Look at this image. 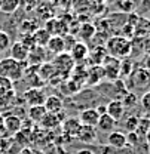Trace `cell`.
Segmentation results:
<instances>
[{
	"instance_id": "obj_1",
	"label": "cell",
	"mask_w": 150,
	"mask_h": 154,
	"mask_svg": "<svg viewBox=\"0 0 150 154\" xmlns=\"http://www.w3.org/2000/svg\"><path fill=\"white\" fill-rule=\"evenodd\" d=\"M104 48L107 51V55L117 58V59L128 58L132 52V43L125 36H112L107 40Z\"/></svg>"
},
{
	"instance_id": "obj_2",
	"label": "cell",
	"mask_w": 150,
	"mask_h": 154,
	"mask_svg": "<svg viewBox=\"0 0 150 154\" xmlns=\"http://www.w3.org/2000/svg\"><path fill=\"white\" fill-rule=\"evenodd\" d=\"M28 67V62H18L11 57L0 59V76L6 77L12 82H17L24 76L25 70Z\"/></svg>"
},
{
	"instance_id": "obj_3",
	"label": "cell",
	"mask_w": 150,
	"mask_h": 154,
	"mask_svg": "<svg viewBox=\"0 0 150 154\" xmlns=\"http://www.w3.org/2000/svg\"><path fill=\"white\" fill-rule=\"evenodd\" d=\"M52 65L55 68L56 74H59L61 77L67 79V77L72 74V71L75 70L76 62L73 61V58H72V55L69 52H62V54L55 55L54 61H52Z\"/></svg>"
},
{
	"instance_id": "obj_4",
	"label": "cell",
	"mask_w": 150,
	"mask_h": 154,
	"mask_svg": "<svg viewBox=\"0 0 150 154\" xmlns=\"http://www.w3.org/2000/svg\"><path fill=\"white\" fill-rule=\"evenodd\" d=\"M101 67L104 70V79L112 80V82L119 79V76H120V59L107 55L103 59Z\"/></svg>"
},
{
	"instance_id": "obj_5",
	"label": "cell",
	"mask_w": 150,
	"mask_h": 154,
	"mask_svg": "<svg viewBox=\"0 0 150 154\" xmlns=\"http://www.w3.org/2000/svg\"><path fill=\"white\" fill-rule=\"evenodd\" d=\"M131 82L132 86L135 89H140V91H147L150 88V73L141 65V67H137L131 71Z\"/></svg>"
},
{
	"instance_id": "obj_6",
	"label": "cell",
	"mask_w": 150,
	"mask_h": 154,
	"mask_svg": "<svg viewBox=\"0 0 150 154\" xmlns=\"http://www.w3.org/2000/svg\"><path fill=\"white\" fill-rule=\"evenodd\" d=\"M24 102L28 107H34V105H43L45 99H46V94L42 88H30L24 92Z\"/></svg>"
},
{
	"instance_id": "obj_7",
	"label": "cell",
	"mask_w": 150,
	"mask_h": 154,
	"mask_svg": "<svg viewBox=\"0 0 150 154\" xmlns=\"http://www.w3.org/2000/svg\"><path fill=\"white\" fill-rule=\"evenodd\" d=\"M3 125H5L6 135L14 136L22 128V119L19 116L14 114V113H9V114L3 116Z\"/></svg>"
},
{
	"instance_id": "obj_8",
	"label": "cell",
	"mask_w": 150,
	"mask_h": 154,
	"mask_svg": "<svg viewBox=\"0 0 150 154\" xmlns=\"http://www.w3.org/2000/svg\"><path fill=\"white\" fill-rule=\"evenodd\" d=\"M64 117H65L64 111H61V113H46L39 125L45 129H55L62 123Z\"/></svg>"
},
{
	"instance_id": "obj_9",
	"label": "cell",
	"mask_w": 150,
	"mask_h": 154,
	"mask_svg": "<svg viewBox=\"0 0 150 154\" xmlns=\"http://www.w3.org/2000/svg\"><path fill=\"white\" fill-rule=\"evenodd\" d=\"M9 51H11V58H12V59H15V61H18V62H27L28 51H30V49H28L21 40L12 43L11 48H9Z\"/></svg>"
},
{
	"instance_id": "obj_10",
	"label": "cell",
	"mask_w": 150,
	"mask_h": 154,
	"mask_svg": "<svg viewBox=\"0 0 150 154\" xmlns=\"http://www.w3.org/2000/svg\"><path fill=\"white\" fill-rule=\"evenodd\" d=\"M106 113L112 117L113 120H120L125 114V105L120 99H113L106 105Z\"/></svg>"
},
{
	"instance_id": "obj_11",
	"label": "cell",
	"mask_w": 150,
	"mask_h": 154,
	"mask_svg": "<svg viewBox=\"0 0 150 154\" xmlns=\"http://www.w3.org/2000/svg\"><path fill=\"white\" fill-rule=\"evenodd\" d=\"M62 134L64 136H69V138H76V134L79 131V128L82 126L80 120L77 117H69V119H64L62 123Z\"/></svg>"
},
{
	"instance_id": "obj_12",
	"label": "cell",
	"mask_w": 150,
	"mask_h": 154,
	"mask_svg": "<svg viewBox=\"0 0 150 154\" xmlns=\"http://www.w3.org/2000/svg\"><path fill=\"white\" fill-rule=\"evenodd\" d=\"M76 138L80 141V142H85V144H92L97 141V129L94 126H86V125H82L76 134Z\"/></svg>"
},
{
	"instance_id": "obj_13",
	"label": "cell",
	"mask_w": 150,
	"mask_h": 154,
	"mask_svg": "<svg viewBox=\"0 0 150 154\" xmlns=\"http://www.w3.org/2000/svg\"><path fill=\"white\" fill-rule=\"evenodd\" d=\"M69 54L72 55L73 61L77 64V62H82L83 59H86V57H89V48L83 42H76L75 45L72 46Z\"/></svg>"
},
{
	"instance_id": "obj_14",
	"label": "cell",
	"mask_w": 150,
	"mask_h": 154,
	"mask_svg": "<svg viewBox=\"0 0 150 154\" xmlns=\"http://www.w3.org/2000/svg\"><path fill=\"white\" fill-rule=\"evenodd\" d=\"M80 120L82 125H86V126H97L98 123V119H100V114L95 108H85L80 111V114L77 117Z\"/></svg>"
},
{
	"instance_id": "obj_15",
	"label": "cell",
	"mask_w": 150,
	"mask_h": 154,
	"mask_svg": "<svg viewBox=\"0 0 150 154\" xmlns=\"http://www.w3.org/2000/svg\"><path fill=\"white\" fill-rule=\"evenodd\" d=\"M51 54H55V55H58V54H62V52H65V40H64V37L62 36H51V38H49V42L46 43V46H45Z\"/></svg>"
},
{
	"instance_id": "obj_16",
	"label": "cell",
	"mask_w": 150,
	"mask_h": 154,
	"mask_svg": "<svg viewBox=\"0 0 150 154\" xmlns=\"http://www.w3.org/2000/svg\"><path fill=\"white\" fill-rule=\"evenodd\" d=\"M104 79V70L101 65H92L86 70V83L88 85H98Z\"/></svg>"
},
{
	"instance_id": "obj_17",
	"label": "cell",
	"mask_w": 150,
	"mask_h": 154,
	"mask_svg": "<svg viewBox=\"0 0 150 154\" xmlns=\"http://www.w3.org/2000/svg\"><path fill=\"white\" fill-rule=\"evenodd\" d=\"M17 104V92L15 91H0V111L9 110Z\"/></svg>"
},
{
	"instance_id": "obj_18",
	"label": "cell",
	"mask_w": 150,
	"mask_h": 154,
	"mask_svg": "<svg viewBox=\"0 0 150 154\" xmlns=\"http://www.w3.org/2000/svg\"><path fill=\"white\" fill-rule=\"evenodd\" d=\"M43 107L46 108L48 113H61L64 111V105H62V99L56 95H49L46 96Z\"/></svg>"
},
{
	"instance_id": "obj_19",
	"label": "cell",
	"mask_w": 150,
	"mask_h": 154,
	"mask_svg": "<svg viewBox=\"0 0 150 154\" xmlns=\"http://www.w3.org/2000/svg\"><path fill=\"white\" fill-rule=\"evenodd\" d=\"M95 128H98V131H101V132L110 134V132L114 131V128H116V120H113L107 113H104V114L100 116L98 123H97V126H95Z\"/></svg>"
},
{
	"instance_id": "obj_20",
	"label": "cell",
	"mask_w": 150,
	"mask_h": 154,
	"mask_svg": "<svg viewBox=\"0 0 150 154\" xmlns=\"http://www.w3.org/2000/svg\"><path fill=\"white\" fill-rule=\"evenodd\" d=\"M107 142H109V145L113 147V148H123L128 141H126V135L123 134V132L113 131V132H110L109 136H107Z\"/></svg>"
},
{
	"instance_id": "obj_21",
	"label": "cell",
	"mask_w": 150,
	"mask_h": 154,
	"mask_svg": "<svg viewBox=\"0 0 150 154\" xmlns=\"http://www.w3.org/2000/svg\"><path fill=\"white\" fill-rule=\"evenodd\" d=\"M37 68H39L37 76L43 83H45V82H49V80L56 74V71H55V68H54V65H52V62H42Z\"/></svg>"
},
{
	"instance_id": "obj_22",
	"label": "cell",
	"mask_w": 150,
	"mask_h": 154,
	"mask_svg": "<svg viewBox=\"0 0 150 154\" xmlns=\"http://www.w3.org/2000/svg\"><path fill=\"white\" fill-rule=\"evenodd\" d=\"M46 58V52H45V48L42 46H34L28 51V58H27V62L28 65H33V64H40L43 62V59Z\"/></svg>"
},
{
	"instance_id": "obj_23",
	"label": "cell",
	"mask_w": 150,
	"mask_h": 154,
	"mask_svg": "<svg viewBox=\"0 0 150 154\" xmlns=\"http://www.w3.org/2000/svg\"><path fill=\"white\" fill-rule=\"evenodd\" d=\"M46 113L48 111H46V108L43 105H34V107H28L27 108V116H28V119L33 123H40Z\"/></svg>"
},
{
	"instance_id": "obj_24",
	"label": "cell",
	"mask_w": 150,
	"mask_h": 154,
	"mask_svg": "<svg viewBox=\"0 0 150 154\" xmlns=\"http://www.w3.org/2000/svg\"><path fill=\"white\" fill-rule=\"evenodd\" d=\"M21 5V0H0V12L6 15H12L17 12Z\"/></svg>"
},
{
	"instance_id": "obj_25",
	"label": "cell",
	"mask_w": 150,
	"mask_h": 154,
	"mask_svg": "<svg viewBox=\"0 0 150 154\" xmlns=\"http://www.w3.org/2000/svg\"><path fill=\"white\" fill-rule=\"evenodd\" d=\"M33 38H34L36 46H42V48H45V46H46V43H48V42H49V38H51V34H49L45 28H37V30L33 33Z\"/></svg>"
},
{
	"instance_id": "obj_26",
	"label": "cell",
	"mask_w": 150,
	"mask_h": 154,
	"mask_svg": "<svg viewBox=\"0 0 150 154\" xmlns=\"http://www.w3.org/2000/svg\"><path fill=\"white\" fill-rule=\"evenodd\" d=\"M95 33H97V28L94 27V24H91V22H85V24L80 25L79 36H80L82 40H89V38H92L95 36Z\"/></svg>"
},
{
	"instance_id": "obj_27",
	"label": "cell",
	"mask_w": 150,
	"mask_h": 154,
	"mask_svg": "<svg viewBox=\"0 0 150 154\" xmlns=\"http://www.w3.org/2000/svg\"><path fill=\"white\" fill-rule=\"evenodd\" d=\"M9 48H11V36L6 31L0 30V54L8 51Z\"/></svg>"
},
{
	"instance_id": "obj_28",
	"label": "cell",
	"mask_w": 150,
	"mask_h": 154,
	"mask_svg": "<svg viewBox=\"0 0 150 154\" xmlns=\"http://www.w3.org/2000/svg\"><path fill=\"white\" fill-rule=\"evenodd\" d=\"M0 91H15V85L12 80L0 76Z\"/></svg>"
},
{
	"instance_id": "obj_29",
	"label": "cell",
	"mask_w": 150,
	"mask_h": 154,
	"mask_svg": "<svg viewBox=\"0 0 150 154\" xmlns=\"http://www.w3.org/2000/svg\"><path fill=\"white\" fill-rule=\"evenodd\" d=\"M140 102H141V107L144 108V111L150 113V91H146V92L143 94Z\"/></svg>"
},
{
	"instance_id": "obj_30",
	"label": "cell",
	"mask_w": 150,
	"mask_h": 154,
	"mask_svg": "<svg viewBox=\"0 0 150 154\" xmlns=\"http://www.w3.org/2000/svg\"><path fill=\"white\" fill-rule=\"evenodd\" d=\"M138 120L140 119H137V117H129L126 122H125V128L129 131V132H135L137 131V126H138Z\"/></svg>"
},
{
	"instance_id": "obj_31",
	"label": "cell",
	"mask_w": 150,
	"mask_h": 154,
	"mask_svg": "<svg viewBox=\"0 0 150 154\" xmlns=\"http://www.w3.org/2000/svg\"><path fill=\"white\" fill-rule=\"evenodd\" d=\"M122 102H123L125 108H126V107H132V105H134V104L137 102V96L134 95V94H126L125 99H123Z\"/></svg>"
},
{
	"instance_id": "obj_32",
	"label": "cell",
	"mask_w": 150,
	"mask_h": 154,
	"mask_svg": "<svg viewBox=\"0 0 150 154\" xmlns=\"http://www.w3.org/2000/svg\"><path fill=\"white\" fill-rule=\"evenodd\" d=\"M18 154H37V153H36L33 148H30V147L27 145V147H22V148L18 151Z\"/></svg>"
},
{
	"instance_id": "obj_33",
	"label": "cell",
	"mask_w": 150,
	"mask_h": 154,
	"mask_svg": "<svg viewBox=\"0 0 150 154\" xmlns=\"http://www.w3.org/2000/svg\"><path fill=\"white\" fill-rule=\"evenodd\" d=\"M6 135V131H5V125H3V114L0 113V138Z\"/></svg>"
},
{
	"instance_id": "obj_34",
	"label": "cell",
	"mask_w": 150,
	"mask_h": 154,
	"mask_svg": "<svg viewBox=\"0 0 150 154\" xmlns=\"http://www.w3.org/2000/svg\"><path fill=\"white\" fill-rule=\"evenodd\" d=\"M143 67H144V68H146V70L150 73V55H147V57H146V59H144V65H143Z\"/></svg>"
},
{
	"instance_id": "obj_35",
	"label": "cell",
	"mask_w": 150,
	"mask_h": 154,
	"mask_svg": "<svg viewBox=\"0 0 150 154\" xmlns=\"http://www.w3.org/2000/svg\"><path fill=\"white\" fill-rule=\"evenodd\" d=\"M95 110L98 111V114L100 116L104 114V113H106V105H100V107H98V108H95Z\"/></svg>"
},
{
	"instance_id": "obj_36",
	"label": "cell",
	"mask_w": 150,
	"mask_h": 154,
	"mask_svg": "<svg viewBox=\"0 0 150 154\" xmlns=\"http://www.w3.org/2000/svg\"><path fill=\"white\" fill-rule=\"evenodd\" d=\"M146 139H147V142H149V147H150V129L147 131V134H146Z\"/></svg>"
},
{
	"instance_id": "obj_37",
	"label": "cell",
	"mask_w": 150,
	"mask_h": 154,
	"mask_svg": "<svg viewBox=\"0 0 150 154\" xmlns=\"http://www.w3.org/2000/svg\"><path fill=\"white\" fill-rule=\"evenodd\" d=\"M98 2H104V0H98Z\"/></svg>"
},
{
	"instance_id": "obj_38",
	"label": "cell",
	"mask_w": 150,
	"mask_h": 154,
	"mask_svg": "<svg viewBox=\"0 0 150 154\" xmlns=\"http://www.w3.org/2000/svg\"><path fill=\"white\" fill-rule=\"evenodd\" d=\"M149 37H150V33H149Z\"/></svg>"
},
{
	"instance_id": "obj_39",
	"label": "cell",
	"mask_w": 150,
	"mask_h": 154,
	"mask_svg": "<svg viewBox=\"0 0 150 154\" xmlns=\"http://www.w3.org/2000/svg\"><path fill=\"white\" fill-rule=\"evenodd\" d=\"M40 154H42V153H40Z\"/></svg>"
}]
</instances>
